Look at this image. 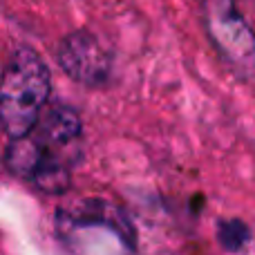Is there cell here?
<instances>
[{
    "instance_id": "1",
    "label": "cell",
    "mask_w": 255,
    "mask_h": 255,
    "mask_svg": "<svg viewBox=\"0 0 255 255\" xmlns=\"http://www.w3.org/2000/svg\"><path fill=\"white\" fill-rule=\"evenodd\" d=\"M52 92L45 61L31 47H16L4 65L0 88V119L9 139L22 136L36 126Z\"/></svg>"
},
{
    "instance_id": "2",
    "label": "cell",
    "mask_w": 255,
    "mask_h": 255,
    "mask_svg": "<svg viewBox=\"0 0 255 255\" xmlns=\"http://www.w3.org/2000/svg\"><path fill=\"white\" fill-rule=\"evenodd\" d=\"M4 163L11 175L29 181L47 195H63L72 181V161L49 148L34 132L9 139Z\"/></svg>"
},
{
    "instance_id": "3",
    "label": "cell",
    "mask_w": 255,
    "mask_h": 255,
    "mask_svg": "<svg viewBox=\"0 0 255 255\" xmlns=\"http://www.w3.org/2000/svg\"><path fill=\"white\" fill-rule=\"evenodd\" d=\"M58 233L67 242L70 249H76L81 240H85L90 233H103L117 238L128 251H134V231L128 222L126 213L117 208L115 204L106 199H81V202L65 206L56 215Z\"/></svg>"
},
{
    "instance_id": "4",
    "label": "cell",
    "mask_w": 255,
    "mask_h": 255,
    "mask_svg": "<svg viewBox=\"0 0 255 255\" xmlns=\"http://www.w3.org/2000/svg\"><path fill=\"white\" fill-rule=\"evenodd\" d=\"M206 27L220 54L244 74L255 72V34L233 0H204Z\"/></svg>"
},
{
    "instance_id": "5",
    "label": "cell",
    "mask_w": 255,
    "mask_h": 255,
    "mask_svg": "<svg viewBox=\"0 0 255 255\" xmlns=\"http://www.w3.org/2000/svg\"><path fill=\"white\" fill-rule=\"evenodd\" d=\"M56 61L70 79L99 88L110 76V56L101 40L88 29L67 34L56 49Z\"/></svg>"
},
{
    "instance_id": "6",
    "label": "cell",
    "mask_w": 255,
    "mask_h": 255,
    "mask_svg": "<svg viewBox=\"0 0 255 255\" xmlns=\"http://www.w3.org/2000/svg\"><path fill=\"white\" fill-rule=\"evenodd\" d=\"M40 141L54 148L56 152L65 154L70 161H74L79 154L81 141V119L72 108L67 106H52L38 117L36 126L31 128Z\"/></svg>"
},
{
    "instance_id": "7",
    "label": "cell",
    "mask_w": 255,
    "mask_h": 255,
    "mask_svg": "<svg viewBox=\"0 0 255 255\" xmlns=\"http://www.w3.org/2000/svg\"><path fill=\"white\" fill-rule=\"evenodd\" d=\"M251 240V231L242 220H222L217 224V242L226 251H240Z\"/></svg>"
}]
</instances>
